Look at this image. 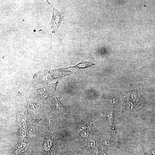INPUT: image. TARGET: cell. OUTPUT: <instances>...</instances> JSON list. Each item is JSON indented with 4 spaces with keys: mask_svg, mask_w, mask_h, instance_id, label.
Instances as JSON below:
<instances>
[{
    "mask_svg": "<svg viewBox=\"0 0 155 155\" xmlns=\"http://www.w3.org/2000/svg\"><path fill=\"white\" fill-rule=\"evenodd\" d=\"M48 2L53 8L52 17L51 23V27L53 29L54 32L55 33L58 29L59 26L62 21L65 20V19L63 13L56 9L50 3Z\"/></svg>",
    "mask_w": 155,
    "mask_h": 155,
    "instance_id": "cell-1",
    "label": "cell"
},
{
    "mask_svg": "<svg viewBox=\"0 0 155 155\" xmlns=\"http://www.w3.org/2000/svg\"><path fill=\"white\" fill-rule=\"evenodd\" d=\"M96 141L94 140H90L87 143V148L94 155H96L97 153V149Z\"/></svg>",
    "mask_w": 155,
    "mask_h": 155,
    "instance_id": "cell-2",
    "label": "cell"
},
{
    "mask_svg": "<svg viewBox=\"0 0 155 155\" xmlns=\"http://www.w3.org/2000/svg\"><path fill=\"white\" fill-rule=\"evenodd\" d=\"M95 64L90 62L82 60L80 63L76 65L75 66L70 67H78L80 68H86L93 66Z\"/></svg>",
    "mask_w": 155,
    "mask_h": 155,
    "instance_id": "cell-3",
    "label": "cell"
},
{
    "mask_svg": "<svg viewBox=\"0 0 155 155\" xmlns=\"http://www.w3.org/2000/svg\"><path fill=\"white\" fill-rule=\"evenodd\" d=\"M90 134L89 131L85 129L81 131L80 135L82 137H86L89 136Z\"/></svg>",
    "mask_w": 155,
    "mask_h": 155,
    "instance_id": "cell-4",
    "label": "cell"
}]
</instances>
